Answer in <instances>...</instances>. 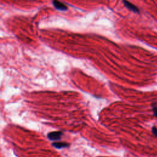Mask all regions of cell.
I'll list each match as a JSON object with an SVG mask.
<instances>
[{
	"mask_svg": "<svg viewBox=\"0 0 157 157\" xmlns=\"http://www.w3.org/2000/svg\"><path fill=\"white\" fill-rule=\"evenodd\" d=\"M61 132L60 131H55L52 132L50 134H49V138H50L51 140H59L61 137Z\"/></svg>",
	"mask_w": 157,
	"mask_h": 157,
	"instance_id": "obj_3",
	"label": "cell"
},
{
	"mask_svg": "<svg viewBox=\"0 0 157 157\" xmlns=\"http://www.w3.org/2000/svg\"><path fill=\"white\" fill-rule=\"evenodd\" d=\"M154 114L156 117H157V107H155L154 108Z\"/></svg>",
	"mask_w": 157,
	"mask_h": 157,
	"instance_id": "obj_6",
	"label": "cell"
},
{
	"mask_svg": "<svg viewBox=\"0 0 157 157\" xmlns=\"http://www.w3.org/2000/svg\"><path fill=\"white\" fill-rule=\"evenodd\" d=\"M53 5L55 6L56 9L60 11H66L68 9L67 6H66L65 4L62 3L59 1H58V0H53Z\"/></svg>",
	"mask_w": 157,
	"mask_h": 157,
	"instance_id": "obj_1",
	"label": "cell"
},
{
	"mask_svg": "<svg viewBox=\"0 0 157 157\" xmlns=\"http://www.w3.org/2000/svg\"><path fill=\"white\" fill-rule=\"evenodd\" d=\"M152 130H152L153 133H154V134H155V136H157V130H156V128H155V127H154V128H153V129H152Z\"/></svg>",
	"mask_w": 157,
	"mask_h": 157,
	"instance_id": "obj_5",
	"label": "cell"
},
{
	"mask_svg": "<svg viewBox=\"0 0 157 157\" xmlns=\"http://www.w3.org/2000/svg\"><path fill=\"white\" fill-rule=\"evenodd\" d=\"M53 146H54L55 147L57 148H63V147H67V144H65V143H63V142H57V143H54L53 144Z\"/></svg>",
	"mask_w": 157,
	"mask_h": 157,
	"instance_id": "obj_4",
	"label": "cell"
},
{
	"mask_svg": "<svg viewBox=\"0 0 157 157\" xmlns=\"http://www.w3.org/2000/svg\"><path fill=\"white\" fill-rule=\"evenodd\" d=\"M123 3H124V5H125V6L126 8H128L129 10H130L131 11H133L134 12H137V13H139V12L138 8L136 6H134V5H133L132 3H131L130 2H129L128 1H127V0H124Z\"/></svg>",
	"mask_w": 157,
	"mask_h": 157,
	"instance_id": "obj_2",
	"label": "cell"
}]
</instances>
